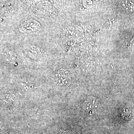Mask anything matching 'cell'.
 I'll return each instance as SVG.
<instances>
[{
    "label": "cell",
    "mask_w": 134,
    "mask_h": 134,
    "mask_svg": "<svg viewBox=\"0 0 134 134\" xmlns=\"http://www.w3.org/2000/svg\"><path fill=\"white\" fill-rule=\"evenodd\" d=\"M100 104L98 100L93 96H88L84 103V108L90 114L97 113L100 109Z\"/></svg>",
    "instance_id": "1"
},
{
    "label": "cell",
    "mask_w": 134,
    "mask_h": 134,
    "mask_svg": "<svg viewBox=\"0 0 134 134\" xmlns=\"http://www.w3.org/2000/svg\"><path fill=\"white\" fill-rule=\"evenodd\" d=\"M56 79L60 86H67L70 85L71 79L69 72L66 70L61 69L56 74Z\"/></svg>",
    "instance_id": "2"
}]
</instances>
